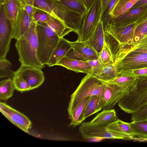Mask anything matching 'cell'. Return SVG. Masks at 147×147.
<instances>
[{
    "instance_id": "cell-1",
    "label": "cell",
    "mask_w": 147,
    "mask_h": 147,
    "mask_svg": "<svg viewBox=\"0 0 147 147\" xmlns=\"http://www.w3.org/2000/svg\"><path fill=\"white\" fill-rule=\"evenodd\" d=\"M37 22L34 19L25 34L16 40L15 45L21 65H29L42 69L45 65L38 60Z\"/></svg>"
},
{
    "instance_id": "cell-2",
    "label": "cell",
    "mask_w": 147,
    "mask_h": 147,
    "mask_svg": "<svg viewBox=\"0 0 147 147\" xmlns=\"http://www.w3.org/2000/svg\"><path fill=\"white\" fill-rule=\"evenodd\" d=\"M105 83L92 75L86 74L70 96L67 111L69 117L73 111L84 98L94 95L102 100Z\"/></svg>"
},
{
    "instance_id": "cell-3",
    "label": "cell",
    "mask_w": 147,
    "mask_h": 147,
    "mask_svg": "<svg viewBox=\"0 0 147 147\" xmlns=\"http://www.w3.org/2000/svg\"><path fill=\"white\" fill-rule=\"evenodd\" d=\"M38 45V58L43 65H47L60 38L45 22L36 23Z\"/></svg>"
},
{
    "instance_id": "cell-4",
    "label": "cell",
    "mask_w": 147,
    "mask_h": 147,
    "mask_svg": "<svg viewBox=\"0 0 147 147\" xmlns=\"http://www.w3.org/2000/svg\"><path fill=\"white\" fill-rule=\"evenodd\" d=\"M114 63L118 74L124 71L147 67V54L119 45Z\"/></svg>"
},
{
    "instance_id": "cell-5",
    "label": "cell",
    "mask_w": 147,
    "mask_h": 147,
    "mask_svg": "<svg viewBox=\"0 0 147 147\" xmlns=\"http://www.w3.org/2000/svg\"><path fill=\"white\" fill-rule=\"evenodd\" d=\"M147 104V76L138 77L133 88L118 102L125 112L132 114Z\"/></svg>"
},
{
    "instance_id": "cell-6",
    "label": "cell",
    "mask_w": 147,
    "mask_h": 147,
    "mask_svg": "<svg viewBox=\"0 0 147 147\" xmlns=\"http://www.w3.org/2000/svg\"><path fill=\"white\" fill-rule=\"evenodd\" d=\"M101 0H95L84 15L81 28L78 34L77 41L90 39L101 19Z\"/></svg>"
},
{
    "instance_id": "cell-7",
    "label": "cell",
    "mask_w": 147,
    "mask_h": 147,
    "mask_svg": "<svg viewBox=\"0 0 147 147\" xmlns=\"http://www.w3.org/2000/svg\"><path fill=\"white\" fill-rule=\"evenodd\" d=\"M79 131L82 137L86 139L99 138L133 140L135 138L134 136L93 125L90 122L82 123Z\"/></svg>"
},
{
    "instance_id": "cell-8",
    "label": "cell",
    "mask_w": 147,
    "mask_h": 147,
    "mask_svg": "<svg viewBox=\"0 0 147 147\" xmlns=\"http://www.w3.org/2000/svg\"><path fill=\"white\" fill-rule=\"evenodd\" d=\"M0 111L13 124L24 132L29 133V130L32 127V123L26 115L1 102H0Z\"/></svg>"
},
{
    "instance_id": "cell-9",
    "label": "cell",
    "mask_w": 147,
    "mask_h": 147,
    "mask_svg": "<svg viewBox=\"0 0 147 147\" xmlns=\"http://www.w3.org/2000/svg\"><path fill=\"white\" fill-rule=\"evenodd\" d=\"M127 88L105 83L102 96V109L110 110L130 91Z\"/></svg>"
},
{
    "instance_id": "cell-10",
    "label": "cell",
    "mask_w": 147,
    "mask_h": 147,
    "mask_svg": "<svg viewBox=\"0 0 147 147\" xmlns=\"http://www.w3.org/2000/svg\"><path fill=\"white\" fill-rule=\"evenodd\" d=\"M12 38L11 28L4 6H0V58H6Z\"/></svg>"
},
{
    "instance_id": "cell-11",
    "label": "cell",
    "mask_w": 147,
    "mask_h": 147,
    "mask_svg": "<svg viewBox=\"0 0 147 147\" xmlns=\"http://www.w3.org/2000/svg\"><path fill=\"white\" fill-rule=\"evenodd\" d=\"M141 17L131 24L117 28L107 27L104 30L115 39L119 45L131 44L136 28L141 23Z\"/></svg>"
},
{
    "instance_id": "cell-12",
    "label": "cell",
    "mask_w": 147,
    "mask_h": 147,
    "mask_svg": "<svg viewBox=\"0 0 147 147\" xmlns=\"http://www.w3.org/2000/svg\"><path fill=\"white\" fill-rule=\"evenodd\" d=\"M15 75L24 79L30 86L32 90L39 87L45 80L42 69L29 65H21L15 71Z\"/></svg>"
},
{
    "instance_id": "cell-13",
    "label": "cell",
    "mask_w": 147,
    "mask_h": 147,
    "mask_svg": "<svg viewBox=\"0 0 147 147\" xmlns=\"http://www.w3.org/2000/svg\"><path fill=\"white\" fill-rule=\"evenodd\" d=\"M147 11V5H146L130 10L117 17H112L106 28L107 27L117 28L130 24L137 20Z\"/></svg>"
},
{
    "instance_id": "cell-14",
    "label": "cell",
    "mask_w": 147,
    "mask_h": 147,
    "mask_svg": "<svg viewBox=\"0 0 147 147\" xmlns=\"http://www.w3.org/2000/svg\"><path fill=\"white\" fill-rule=\"evenodd\" d=\"M24 5L23 1L19 8L15 24L11 28L12 38L16 40L25 34L32 21L26 11Z\"/></svg>"
},
{
    "instance_id": "cell-15",
    "label": "cell",
    "mask_w": 147,
    "mask_h": 147,
    "mask_svg": "<svg viewBox=\"0 0 147 147\" xmlns=\"http://www.w3.org/2000/svg\"><path fill=\"white\" fill-rule=\"evenodd\" d=\"M70 42L74 53L82 60L87 61L99 59V54L93 47L90 40Z\"/></svg>"
},
{
    "instance_id": "cell-16",
    "label": "cell",
    "mask_w": 147,
    "mask_h": 147,
    "mask_svg": "<svg viewBox=\"0 0 147 147\" xmlns=\"http://www.w3.org/2000/svg\"><path fill=\"white\" fill-rule=\"evenodd\" d=\"M56 65L63 66L77 72L90 74L92 67L87 61L74 59L65 56L57 63Z\"/></svg>"
},
{
    "instance_id": "cell-17",
    "label": "cell",
    "mask_w": 147,
    "mask_h": 147,
    "mask_svg": "<svg viewBox=\"0 0 147 147\" xmlns=\"http://www.w3.org/2000/svg\"><path fill=\"white\" fill-rule=\"evenodd\" d=\"M71 49L72 47L70 41L63 37L60 38L47 65L49 67L56 65L57 63L66 56Z\"/></svg>"
},
{
    "instance_id": "cell-18",
    "label": "cell",
    "mask_w": 147,
    "mask_h": 147,
    "mask_svg": "<svg viewBox=\"0 0 147 147\" xmlns=\"http://www.w3.org/2000/svg\"><path fill=\"white\" fill-rule=\"evenodd\" d=\"M101 99L96 95L90 97L79 119L81 124L86 119L102 109Z\"/></svg>"
},
{
    "instance_id": "cell-19",
    "label": "cell",
    "mask_w": 147,
    "mask_h": 147,
    "mask_svg": "<svg viewBox=\"0 0 147 147\" xmlns=\"http://www.w3.org/2000/svg\"><path fill=\"white\" fill-rule=\"evenodd\" d=\"M0 1L4 5L6 15L12 28L16 21L19 10L23 0H0Z\"/></svg>"
},
{
    "instance_id": "cell-20",
    "label": "cell",
    "mask_w": 147,
    "mask_h": 147,
    "mask_svg": "<svg viewBox=\"0 0 147 147\" xmlns=\"http://www.w3.org/2000/svg\"><path fill=\"white\" fill-rule=\"evenodd\" d=\"M118 119L114 109L103 110L90 122L93 125L106 127L109 124Z\"/></svg>"
},
{
    "instance_id": "cell-21",
    "label": "cell",
    "mask_w": 147,
    "mask_h": 147,
    "mask_svg": "<svg viewBox=\"0 0 147 147\" xmlns=\"http://www.w3.org/2000/svg\"><path fill=\"white\" fill-rule=\"evenodd\" d=\"M105 38V31L100 19L89 39L93 47L99 54L103 46Z\"/></svg>"
},
{
    "instance_id": "cell-22",
    "label": "cell",
    "mask_w": 147,
    "mask_h": 147,
    "mask_svg": "<svg viewBox=\"0 0 147 147\" xmlns=\"http://www.w3.org/2000/svg\"><path fill=\"white\" fill-rule=\"evenodd\" d=\"M114 63L104 64L100 72L95 77L105 83L112 80L117 75Z\"/></svg>"
},
{
    "instance_id": "cell-23",
    "label": "cell",
    "mask_w": 147,
    "mask_h": 147,
    "mask_svg": "<svg viewBox=\"0 0 147 147\" xmlns=\"http://www.w3.org/2000/svg\"><path fill=\"white\" fill-rule=\"evenodd\" d=\"M60 38L63 37L73 30L62 22L51 16L50 19L46 22Z\"/></svg>"
},
{
    "instance_id": "cell-24",
    "label": "cell",
    "mask_w": 147,
    "mask_h": 147,
    "mask_svg": "<svg viewBox=\"0 0 147 147\" xmlns=\"http://www.w3.org/2000/svg\"><path fill=\"white\" fill-rule=\"evenodd\" d=\"M138 77L134 76L117 75L113 80L105 83L115 84L128 88L131 90L135 85Z\"/></svg>"
},
{
    "instance_id": "cell-25",
    "label": "cell",
    "mask_w": 147,
    "mask_h": 147,
    "mask_svg": "<svg viewBox=\"0 0 147 147\" xmlns=\"http://www.w3.org/2000/svg\"><path fill=\"white\" fill-rule=\"evenodd\" d=\"M16 89L12 79L9 78L0 82V99L6 100L12 97Z\"/></svg>"
},
{
    "instance_id": "cell-26",
    "label": "cell",
    "mask_w": 147,
    "mask_h": 147,
    "mask_svg": "<svg viewBox=\"0 0 147 147\" xmlns=\"http://www.w3.org/2000/svg\"><path fill=\"white\" fill-rule=\"evenodd\" d=\"M139 0H118L111 13L115 18L129 11Z\"/></svg>"
},
{
    "instance_id": "cell-27",
    "label": "cell",
    "mask_w": 147,
    "mask_h": 147,
    "mask_svg": "<svg viewBox=\"0 0 147 147\" xmlns=\"http://www.w3.org/2000/svg\"><path fill=\"white\" fill-rule=\"evenodd\" d=\"M90 97H88L83 99L73 111L69 117L71 119V122L69 124V127H75L80 124V118Z\"/></svg>"
},
{
    "instance_id": "cell-28",
    "label": "cell",
    "mask_w": 147,
    "mask_h": 147,
    "mask_svg": "<svg viewBox=\"0 0 147 147\" xmlns=\"http://www.w3.org/2000/svg\"><path fill=\"white\" fill-rule=\"evenodd\" d=\"M129 123L133 136L147 138V119L132 121Z\"/></svg>"
},
{
    "instance_id": "cell-29",
    "label": "cell",
    "mask_w": 147,
    "mask_h": 147,
    "mask_svg": "<svg viewBox=\"0 0 147 147\" xmlns=\"http://www.w3.org/2000/svg\"><path fill=\"white\" fill-rule=\"evenodd\" d=\"M60 1L68 8L83 16L88 9L85 0H61Z\"/></svg>"
},
{
    "instance_id": "cell-30",
    "label": "cell",
    "mask_w": 147,
    "mask_h": 147,
    "mask_svg": "<svg viewBox=\"0 0 147 147\" xmlns=\"http://www.w3.org/2000/svg\"><path fill=\"white\" fill-rule=\"evenodd\" d=\"M99 59L103 64L114 63L115 57L108 42L105 38L102 49L99 54Z\"/></svg>"
},
{
    "instance_id": "cell-31",
    "label": "cell",
    "mask_w": 147,
    "mask_h": 147,
    "mask_svg": "<svg viewBox=\"0 0 147 147\" xmlns=\"http://www.w3.org/2000/svg\"><path fill=\"white\" fill-rule=\"evenodd\" d=\"M106 127L110 130L133 136L130 123L123 121L119 119L109 124Z\"/></svg>"
},
{
    "instance_id": "cell-32",
    "label": "cell",
    "mask_w": 147,
    "mask_h": 147,
    "mask_svg": "<svg viewBox=\"0 0 147 147\" xmlns=\"http://www.w3.org/2000/svg\"><path fill=\"white\" fill-rule=\"evenodd\" d=\"M12 64L6 58H0V78H9L15 75V71L11 69Z\"/></svg>"
},
{
    "instance_id": "cell-33",
    "label": "cell",
    "mask_w": 147,
    "mask_h": 147,
    "mask_svg": "<svg viewBox=\"0 0 147 147\" xmlns=\"http://www.w3.org/2000/svg\"><path fill=\"white\" fill-rule=\"evenodd\" d=\"M147 35V18L136 28L131 44H134Z\"/></svg>"
},
{
    "instance_id": "cell-34",
    "label": "cell",
    "mask_w": 147,
    "mask_h": 147,
    "mask_svg": "<svg viewBox=\"0 0 147 147\" xmlns=\"http://www.w3.org/2000/svg\"><path fill=\"white\" fill-rule=\"evenodd\" d=\"M118 0H111L106 10L101 17L105 30L109 24L112 17V12Z\"/></svg>"
},
{
    "instance_id": "cell-35",
    "label": "cell",
    "mask_w": 147,
    "mask_h": 147,
    "mask_svg": "<svg viewBox=\"0 0 147 147\" xmlns=\"http://www.w3.org/2000/svg\"><path fill=\"white\" fill-rule=\"evenodd\" d=\"M12 79L16 90L22 92L32 90L27 82L21 77L14 75Z\"/></svg>"
},
{
    "instance_id": "cell-36",
    "label": "cell",
    "mask_w": 147,
    "mask_h": 147,
    "mask_svg": "<svg viewBox=\"0 0 147 147\" xmlns=\"http://www.w3.org/2000/svg\"><path fill=\"white\" fill-rule=\"evenodd\" d=\"M123 45L129 48L141 51L147 54V35L137 42L132 45Z\"/></svg>"
},
{
    "instance_id": "cell-37",
    "label": "cell",
    "mask_w": 147,
    "mask_h": 147,
    "mask_svg": "<svg viewBox=\"0 0 147 147\" xmlns=\"http://www.w3.org/2000/svg\"><path fill=\"white\" fill-rule=\"evenodd\" d=\"M117 75L136 76L138 77L147 76V67L123 71Z\"/></svg>"
},
{
    "instance_id": "cell-38",
    "label": "cell",
    "mask_w": 147,
    "mask_h": 147,
    "mask_svg": "<svg viewBox=\"0 0 147 147\" xmlns=\"http://www.w3.org/2000/svg\"><path fill=\"white\" fill-rule=\"evenodd\" d=\"M87 61L92 67L90 74L94 76L97 75L102 68L104 64L99 59Z\"/></svg>"
},
{
    "instance_id": "cell-39",
    "label": "cell",
    "mask_w": 147,
    "mask_h": 147,
    "mask_svg": "<svg viewBox=\"0 0 147 147\" xmlns=\"http://www.w3.org/2000/svg\"><path fill=\"white\" fill-rule=\"evenodd\" d=\"M51 16L43 11L36 9L34 13L33 19L37 22H42L46 23L49 20Z\"/></svg>"
},
{
    "instance_id": "cell-40",
    "label": "cell",
    "mask_w": 147,
    "mask_h": 147,
    "mask_svg": "<svg viewBox=\"0 0 147 147\" xmlns=\"http://www.w3.org/2000/svg\"><path fill=\"white\" fill-rule=\"evenodd\" d=\"M147 119V104L139 111L132 114L131 121H136Z\"/></svg>"
},
{
    "instance_id": "cell-41",
    "label": "cell",
    "mask_w": 147,
    "mask_h": 147,
    "mask_svg": "<svg viewBox=\"0 0 147 147\" xmlns=\"http://www.w3.org/2000/svg\"><path fill=\"white\" fill-rule=\"evenodd\" d=\"M24 7L26 11L32 21L34 19V13L36 9L28 4L24 3Z\"/></svg>"
},
{
    "instance_id": "cell-42",
    "label": "cell",
    "mask_w": 147,
    "mask_h": 147,
    "mask_svg": "<svg viewBox=\"0 0 147 147\" xmlns=\"http://www.w3.org/2000/svg\"><path fill=\"white\" fill-rule=\"evenodd\" d=\"M146 5H147V0H139L132 7L130 10Z\"/></svg>"
},
{
    "instance_id": "cell-43",
    "label": "cell",
    "mask_w": 147,
    "mask_h": 147,
    "mask_svg": "<svg viewBox=\"0 0 147 147\" xmlns=\"http://www.w3.org/2000/svg\"><path fill=\"white\" fill-rule=\"evenodd\" d=\"M111 0H101L102 8L101 12V16L107 8Z\"/></svg>"
},
{
    "instance_id": "cell-44",
    "label": "cell",
    "mask_w": 147,
    "mask_h": 147,
    "mask_svg": "<svg viewBox=\"0 0 147 147\" xmlns=\"http://www.w3.org/2000/svg\"><path fill=\"white\" fill-rule=\"evenodd\" d=\"M95 0H85L86 5L88 8L91 5Z\"/></svg>"
},
{
    "instance_id": "cell-45",
    "label": "cell",
    "mask_w": 147,
    "mask_h": 147,
    "mask_svg": "<svg viewBox=\"0 0 147 147\" xmlns=\"http://www.w3.org/2000/svg\"><path fill=\"white\" fill-rule=\"evenodd\" d=\"M54 0V1H61V0Z\"/></svg>"
},
{
    "instance_id": "cell-46",
    "label": "cell",
    "mask_w": 147,
    "mask_h": 147,
    "mask_svg": "<svg viewBox=\"0 0 147 147\" xmlns=\"http://www.w3.org/2000/svg\"><path fill=\"white\" fill-rule=\"evenodd\" d=\"M15 0L19 1V0Z\"/></svg>"
}]
</instances>
